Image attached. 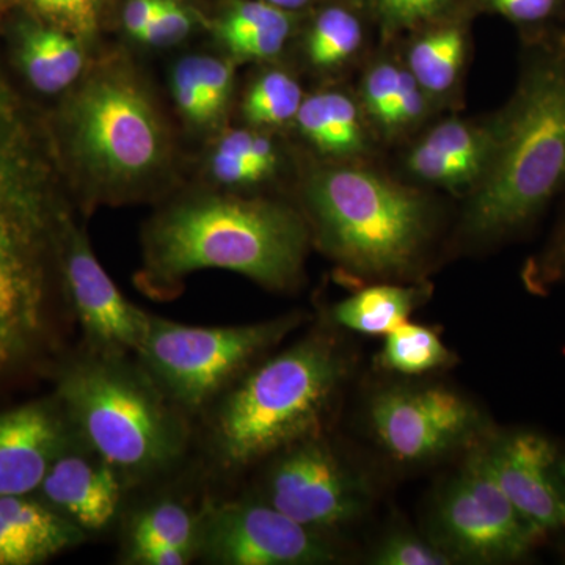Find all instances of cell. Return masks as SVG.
<instances>
[{"label":"cell","instance_id":"obj_9","mask_svg":"<svg viewBox=\"0 0 565 565\" xmlns=\"http://www.w3.org/2000/svg\"><path fill=\"white\" fill-rule=\"evenodd\" d=\"M337 557L322 533L259 497H206L196 561L212 565H319Z\"/></svg>","mask_w":565,"mask_h":565},{"label":"cell","instance_id":"obj_23","mask_svg":"<svg viewBox=\"0 0 565 565\" xmlns=\"http://www.w3.org/2000/svg\"><path fill=\"white\" fill-rule=\"evenodd\" d=\"M467 55V36L460 25L445 24L424 32L408 47L407 66L430 96H444L455 88Z\"/></svg>","mask_w":565,"mask_h":565},{"label":"cell","instance_id":"obj_6","mask_svg":"<svg viewBox=\"0 0 565 565\" xmlns=\"http://www.w3.org/2000/svg\"><path fill=\"white\" fill-rule=\"evenodd\" d=\"M565 185V46L527 55L468 206V232L503 236L534 221Z\"/></svg>","mask_w":565,"mask_h":565},{"label":"cell","instance_id":"obj_35","mask_svg":"<svg viewBox=\"0 0 565 565\" xmlns=\"http://www.w3.org/2000/svg\"><path fill=\"white\" fill-rule=\"evenodd\" d=\"M199 61L200 84L212 120H217L228 106L233 93L234 71L228 62L207 55H196Z\"/></svg>","mask_w":565,"mask_h":565},{"label":"cell","instance_id":"obj_8","mask_svg":"<svg viewBox=\"0 0 565 565\" xmlns=\"http://www.w3.org/2000/svg\"><path fill=\"white\" fill-rule=\"evenodd\" d=\"M302 322V315L291 313L243 326L196 327L151 313L134 355L162 392L196 422Z\"/></svg>","mask_w":565,"mask_h":565},{"label":"cell","instance_id":"obj_41","mask_svg":"<svg viewBox=\"0 0 565 565\" xmlns=\"http://www.w3.org/2000/svg\"><path fill=\"white\" fill-rule=\"evenodd\" d=\"M266 2L273 3V6L281 10L294 11L303 9L311 0H266Z\"/></svg>","mask_w":565,"mask_h":565},{"label":"cell","instance_id":"obj_37","mask_svg":"<svg viewBox=\"0 0 565 565\" xmlns=\"http://www.w3.org/2000/svg\"><path fill=\"white\" fill-rule=\"evenodd\" d=\"M564 0H484L489 9L516 24L535 25L552 20Z\"/></svg>","mask_w":565,"mask_h":565},{"label":"cell","instance_id":"obj_10","mask_svg":"<svg viewBox=\"0 0 565 565\" xmlns=\"http://www.w3.org/2000/svg\"><path fill=\"white\" fill-rule=\"evenodd\" d=\"M435 523L446 548L481 563L520 559L544 535L505 497L486 449L471 456L446 489Z\"/></svg>","mask_w":565,"mask_h":565},{"label":"cell","instance_id":"obj_33","mask_svg":"<svg viewBox=\"0 0 565 565\" xmlns=\"http://www.w3.org/2000/svg\"><path fill=\"white\" fill-rule=\"evenodd\" d=\"M193 18L191 10L180 0H166L139 41L154 47H169L181 43L191 33Z\"/></svg>","mask_w":565,"mask_h":565},{"label":"cell","instance_id":"obj_3","mask_svg":"<svg viewBox=\"0 0 565 565\" xmlns=\"http://www.w3.org/2000/svg\"><path fill=\"white\" fill-rule=\"evenodd\" d=\"M47 379L82 440L120 473L132 493L188 467L195 422L132 353L79 344L63 352Z\"/></svg>","mask_w":565,"mask_h":565},{"label":"cell","instance_id":"obj_36","mask_svg":"<svg viewBox=\"0 0 565 565\" xmlns=\"http://www.w3.org/2000/svg\"><path fill=\"white\" fill-rule=\"evenodd\" d=\"M448 0H375L379 14L386 28L407 29L430 20Z\"/></svg>","mask_w":565,"mask_h":565},{"label":"cell","instance_id":"obj_21","mask_svg":"<svg viewBox=\"0 0 565 565\" xmlns=\"http://www.w3.org/2000/svg\"><path fill=\"white\" fill-rule=\"evenodd\" d=\"M294 121L305 139L330 158L348 161L367 150L362 110L355 99L343 92L308 96Z\"/></svg>","mask_w":565,"mask_h":565},{"label":"cell","instance_id":"obj_15","mask_svg":"<svg viewBox=\"0 0 565 565\" xmlns=\"http://www.w3.org/2000/svg\"><path fill=\"white\" fill-rule=\"evenodd\" d=\"M35 494L90 539L118 525L132 492L120 473L79 438L55 459Z\"/></svg>","mask_w":565,"mask_h":565},{"label":"cell","instance_id":"obj_24","mask_svg":"<svg viewBox=\"0 0 565 565\" xmlns=\"http://www.w3.org/2000/svg\"><path fill=\"white\" fill-rule=\"evenodd\" d=\"M418 297L414 288L371 286L338 303L333 308V321L352 332L386 337L408 321Z\"/></svg>","mask_w":565,"mask_h":565},{"label":"cell","instance_id":"obj_32","mask_svg":"<svg viewBox=\"0 0 565 565\" xmlns=\"http://www.w3.org/2000/svg\"><path fill=\"white\" fill-rule=\"evenodd\" d=\"M427 93L423 90L422 85L416 82L414 74L403 65L397 82L396 96L392 117H390L388 129L385 136L393 137L403 134L407 129L414 128L423 120L427 109Z\"/></svg>","mask_w":565,"mask_h":565},{"label":"cell","instance_id":"obj_7","mask_svg":"<svg viewBox=\"0 0 565 565\" xmlns=\"http://www.w3.org/2000/svg\"><path fill=\"white\" fill-rule=\"evenodd\" d=\"M305 203L319 243L356 273L404 274L429 234L419 193L360 167L316 170L305 184Z\"/></svg>","mask_w":565,"mask_h":565},{"label":"cell","instance_id":"obj_29","mask_svg":"<svg viewBox=\"0 0 565 565\" xmlns=\"http://www.w3.org/2000/svg\"><path fill=\"white\" fill-rule=\"evenodd\" d=\"M403 65L393 61L375 62L364 74L362 82L363 107L371 118L386 132L392 117L394 96Z\"/></svg>","mask_w":565,"mask_h":565},{"label":"cell","instance_id":"obj_25","mask_svg":"<svg viewBox=\"0 0 565 565\" xmlns=\"http://www.w3.org/2000/svg\"><path fill=\"white\" fill-rule=\"evenodd\" d=\"M363 44V25L352 11L330 7L316 18L308 33L307 55L315 68H341Z\"/></svg>","mask_w":565,"mask_h":565},{"label":"cell","instance_id":"obj_18","mask_svg":"<svg viewBox=\"0 0 565 565\" xmlns=\"http://www.w3.org/2000/svg\"><path fill=\"white\" fill-rule=\"evenodd\" d=\"M88 541L36 494L0 497V565H40Z\"/></svg>","mask_w":565,"mask_h":565},{"label":"cell","instance_id":"obj_38","mask_svg":"<svg viewBox=\"0 0 565 565\" xmlns=\"http://www.w3.org/2000/svg\"><path fill=\"white\" fill-rule=\"evenodd\" d=\"M211 172L215 180L230 188H244L264 180L263 174L252 163L221 151H215L212 156Z\"/></svg>","mask_w":565,"mask_h":565},{"label":"cell","instance_id":"obj_20","mask_svg":"<svg viewBox=\"0 0 565 565\" xmlns=\"http://www.w3.org/2000/svg\"><path fill=\"white\" fill-rule=\"evenodd\" d=\"M10 54L22 79L40 95H61L84 73L85 52L79 36L32 14L11 31Z\"/></svg>","mask_w":565,"mask_h":565},{"label":"cell","instance_id":"obj_34","mask_svg":"<svg viewBox=\"0 0 565 565\" xmlns=\"http://www.w3.org/2000/svg\"><path fill=\"white\" fill-rule=\"evenodd\" d=\"M236 156L252 163L264 178L274 172L278 154L270 139L263 134L253 131H232L226 134L218 143L217 150Z\"/></svg>","mask_w":565,"mask_h":565},{"label":"cell","instance_id":"obj_1","mask_svg":"<svg viewBox=\"0 0 565 565\" xmlns=\"http://www.w3.org/2000/svg\"><path fill=\"white\" fill-rule=\"evenodd\" d=\"M51 125L0 66V401L47 379L74 326L62 247L74 221Z\"/></svg>","mask_w":565,"mask_h":565},{"label":"cell","instance_id":"obj_27","mask_svg":"<svg viewBox=\"0 0 565 565\" xmlns=\"http://www.w3.org/2000/svg\"><path fill=\"white\" fill-rule=\"evenodd\" d=\"M299 82L285 71L273 70L262 74L244 99L245 120L255 126H282L296 120L303 103Z\"/></svg>","mask_w":565,"mask_h":565},{"label":"cell","instance_id":"obj_16","mask_svg":"<svg viewBox=\"0 0 565 565\" xmlns=\"http://www.w3.org/2000/svg\"><path fill=\"white\" fill-rule=\"evenodd\" d=\"M79 434L52 392L0 412V497L35 494Z\"/></svg>","mask_w":565,"mask_h":565},{"label":"cell","instance_id":"obj_28","mask_svg":"<svg viewBox=\"0 0 565 565\" xmlns=\"http://www.w3.org/2000/svg\"><path fill=\"white\" fill-rule=\"evenodd\" d=\"M29 14L44 22L87 36L96 31L102 0H17Z\"/></svg>","mask_w":565,"mask_h":565},{"label":"cell","instance_id":"obj_30","mask_svg":"<svg viewBox=\"0 0 565 565\" xmlns=\"http://www.w3.org/2000/svg\"><path fill=\"white\" fill-rule=\"evenodd\" d=\"M170 82H172L174 103L185 120L195 126H207L214 122L200 84L196 55L178 62Z\"/></svg>","mask_w":565,"mask_h":565},{"label":"cell","instance_id":"obj_11","mask_svg":"<svg viewBox=\"0 0 565 565\" xmlns=\"http://www.w3.org/2000/svg\"><path fill=\"white\" fill-rule=\"evenodd\" d=\"M269 459L259 498L299 525L323 533L363 511L362 489L321 434Z\"/></svg>","mask_w":565,"mask_h":565},{"label":"cell","instance_id":"obj_40","mask_svg":"<svg viewBox=\"0 0 565 565\" xmlns=\"http://www.w3.org/2000/svg\"><path fill=\"white\" fill-rule=\"evenodd\" d=\"M545 273L552 278H565V228L553 250L546 256Z\"/></svg>","mask_w":565,"mask_h":565},{"label":"cell","instance_id":"obj_19","mask_svg":"<svg viewBox=\"0 0 565 565\" xmlns=\"http://www.w3.org/2000/svg\"><path fill=\"white\" fill-rule=\"evenodd\" d=\"M493 147V122L478 128L470 122L446 120L416 143L407 156V169L419 180L448 189L475 188L481 180Z\"/></svg>","mask_w":565,"mask_h":565},{"label":"cell","instance_id":"obj_42","mask_svg":"<svg viewBox=\"0 0 565 565\" xmlns=\"http://www.w3.org/2000/svg\"><path fill=\"white\" fill-rule=\"evenodd\" d=\"M10 0H0V18H2L3 11L9 7Z\"/></svg>","mask_w":565,"mask_h":565},{"label":"cell","instance_id":"obj_12","mask_svg":"<svg viewBox=\"0 0 565 565\" xmlns=\"http://www.w3.org/2000/svg\"><path fill=\"white\" fill-rule=\"evenodd\" d=\"M62 281L81 344L92 351L136 353L147 333L150 315L118 289L93 252L76 221L62 247Z\"/></svg>","mask_w":565,"mask_h":565},{"label":"cell","instance_id":"obj_4","mask_svg":"<svg viewBox=\"0 0 565 565\" xmlns=\"http://www.w3.org/2000/svg\"><path fill=\"white\" fill-rule=\"evenodd\" d=\"M344 374L343 353L326 333L256 363L196 419L200 471L210 479L241 475L321 434Z\"/></svg>","mask_w":565,"mask_h":565},{"label":"cell","instance_id":"obj_39","mask_svg":"<svg viewBox=\"0 0 565 565\" xmlns=\"http://www.w3.org/2000/svg\"><path fill=\"white\" fill-rule=\"evenodd\" d=\"M166 0H129L122 13L126 31L139 39L145 29L150 25L152 18L161 10Z\"/></svg>","mask_w":565,"mask_h":565},{"label":"cell","instance_id":"obj_13","mask_svg":"<svg viewBox=\"0 0 565 565\" xmlns=\"http://www.w3.org/2000/svg\"><path fill=\"white\" fill-rule=\"evenodd\" d=\"M379 441L401 462H418L455 448L473 430L475 408L445 388L388 390L371 404Z\"/></svg>","mask_w":565,"mask_h":565},{"label":"cell","instance_id":"obj_26","mask_svg":"<svg viewBox=\"0 0 565 565\" xmlns=\"http://www.w3.org/2000/svg\"><path fill=\"white\" fill-rule=\"evenodd\" d=\"M451 360V353L434 330L405 322L386 334L381 362L394 373H430Z\"/></svg>","mask_w":565,"mask_h":565},{"label":"cell","instance_id":"obj_22","mask_svg":"<svg viewBox=\"0 0 565 565\" xmlns=\"http://www.w3.org/2000/svg\"><path fill=\"white\" fill-rule=\"evenodd\" d=\"M291 32V11L266 0L234 2L217 22L222 43L236 57L248 61H267L280 54Z\"/></svg>","mask_w":565,"mask_h":565},{"label":"cell","instance_id":"obj_31","mask_svg":"<svg viewBox=\"0 0 565 565\" xmlns=\"http://www.w3.org/2000/svg\"><path fill=\"white\" fill-rule=\"evenodd\" d=\"M379 565H448L451 555L408 534H396L386 539L375 553Z\"/></svg>","mask_w":565,"mask_h":565},{"label":"cell","instance_id":"obj_17","mask_svg":"<svg viewBox=\"0 0 565 565\" xmlns=\"http://www.w3.org/2000/svg\"><path fill=\"white\" fill-rule=\"evenodd\" d=\"M177 478V476H174ZM134 492L120 516V552L118 563L132 565L140 553L152 546L172 545L199 553L203 500L174 489L173 479Z\"/></svg>","mask_w":565,"mask_h":565},{"label":"cell","instance_id":"obj_5","mask_svg":"<svg viewBox=\"0 0 565 565\" xmlns=\"http://www.w3.org/2000/svg\"><path fill=\"white\" fill-rule=\"evenodd\" d=\"M63 173L88 204L143 199L169 172L173 148L154 96L122 62L93 70L50 122Z\"/></svg>","mask_w":565,"mask_h":565},{"label":"cell","instance_id":"obj_14","mask_svg":"<svg viewBox=\"0 0 565 565\" xmlns=\"http://www.w3.org/2000/svg\"><path fill=\"white\" fill-rule=\"evenodd\" d=\"M498 484L542 534L565 527V457L534 433L505 435L486 449Z\"/></svg>","mask_w":565,"mask_h":565},{"label":"cell","instance_id":"obj_2","mask_svg":"<svg viewBox=\"0 0 565 565\" xmlns=\"http://www.w3.org/2000/svg\"><path fill=\"white\" fill-rule=\"evenodd\" d=\"M308 243L307 221L286 204L203 193L169 204L148 221L137 281L166 300L189 275L221 269L288 291L302 277Z\"/></svg>","mask_w":565,"mask_h":565}]
</instances>
